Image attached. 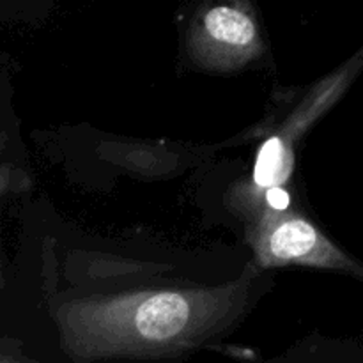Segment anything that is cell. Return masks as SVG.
<instances>
[{
	"instance_id": "6da1fadb",
	"label": "cell",
	"mask_w": 363,
	"mask_h": 363,
	"mask_svg": "<svg viewBox=\"0 0 363 363\" xmlns=\"http://www.w3.org/2000/svg\"><path fill=\"white\" fill-rule=\"evenodd\" d=\"M254 282L255 269L250 266L241 279L220 287L71 301L59 312L64 347L77 360L181 354L238 321Z\"/></svg>"
},
{
	"instance_id": "5b68a950",
	"label": "cell",
	"mask_w": 363,
	"mask_h": 363,
	"mask_svg": "<svg viewBox=\"0 0 363 363\" xmlns=\"http://www.w3.org/2000/svg\"><path fill=\"white\" fill-rule=\"evenodd\" d=\"M6 181H7L6 176H0V188L4 186V183H6Z\"/></svg>"
},
{
	"instance_id": "3957f363",
	"label": "cell",
	"mask_w": 363,
	"mask_h": 363,
	"mask_svg": "<svg viewBox=\"0 0 363 363\" xmlns=\"http://www.w3.org/2000/svg\"><path fill=\"white\" fill-rule=\"evenodd\" d=\"M247 236L262 268L311 266L346 273L363 282V264L337 247L296 211L262 208L247 220Z\"/></svg>"
},
{
	"instance_id": "7a4b0ae2",
	"label": "cell",
	"mask_w": 363,
	"mask_h": 363,
	"mask_svg": "<svg viewBox=\"0 0 363 363\" xmlns=\"http://www.w3.org/2000/svg\"><path fill=\"white\" fill-rule=\"evenodd\" d=\"M363 71V46L339 67L335 73L318 84L315 91L305 98V101L294 110L287 123L272 135L259 149L255 158L254 174L250 181L240 183L229 191L230 208L238 209L245 218L257 209L262 195L275 186H284L293 176L294 169V144L305 131L312 126L314 121L325 116L342 94H346L354 80Z\"/></svg>"
},
{
	"instance_id": "277c9868",
	"label": "cell",
	"mask_w": 363,
	"mask_h": 363,
	"mask_svg": "<svg viewBox=\"0 0 363 363\" xmlns=\"http://www.w3.org/2000/svg\"><path fill=\"white\" fill-rule=\"evenodd\" d=\"M264 50L254 7L247 0H208L188 30L190 57L206 69H241Z\"/></svg>"
}]
</instances>
